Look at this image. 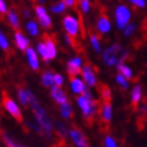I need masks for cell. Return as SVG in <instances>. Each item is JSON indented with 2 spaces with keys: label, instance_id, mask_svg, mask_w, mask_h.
<instances>
[{
  "label": "cell",
  "instance_id": "25",
  "mask_svg": "<svg viewBox=\"0 0 147 147\" xmlns=\"http://www.w3.org/2000/svg\"><path fill=\"white\" fill-rule=\"evenodd\" d=\"M26 29L30 36H38L40 34V24L39 22H35V21H28L26 24Z\"/></svg>",
  "mask_w": 147,
  "mask_h": 147
},
{
  "label": "cell",
  "instance_id": "16",
  "mask_svg": "<svg viewBox=\"0 0 147 147\" xmlns=\"http://www.w3.org/2000/svg\"><path fill=\"white\" fill-rule=\"evenodd\" d=\"M13 39H15V44H16L17 48L18 50H21V51H26L27 48L29 47V45H30L29 39L22 32H20V30H16L15 32Z\"/></svg>",
  "mask_w": 147,
  "mask_h": 147
},
{
  "label": "cell",
  "instance_id": "11",
  "mask_svg": "<svg viewBox=\"0 0 147 147\" xmlns=\"http://www.w3.org/2000/svg\"><path fill=\"white\" fill-rule=\"evenodd\" d=\"M70 89L75 95H81L84 93V90L88 88V86L86 84L84 80L82 77L77 76H72L70 77Z\"/></svg>",
  "mask_w": 147,
  "mask_h": 147
},
{
  "label": "cell",
  "instance_id": "12",
  "mask_svg": "<svg viewBox=\"0 0 147 147\" xmlns=\"http://www.w3.org/2000/svg\"><path fill=\"white\" fill-rule=\"evenodd\" d=\"M95 29L96 32L101 35H106L112 30V23L110 21V18L105 15H101L98 17L96 23H95Z\"/></svg>",
  "mask_w": 147,
  "mask_h": 147
},
{
  "label": "cell",
  "instance_id": "7",
  "mask_svg": "<svg viewBox=\"0 0 147 147\" xmlns=\"http://www.w3.org/2000/svg\"><path fill=\"white\" fill-rule=\"evenodd\" d=\"M35 15L38 17L40 27H42L44 29H50L52 27V18L47 12V9L42 4L35 6Z\"/></svg>",
  "mask_w": 147,
  "mask_h": 147
},
{
  "label": "cell",
  "instance_id": "27",
  "mask_svg": "<svg viewBox=\"0 0 147 147\" xmlns=\"http://www.w3.org/2000/svg\"><path fill=\"white\" fill-rule=\"evenodd\" d=\"M53 75H54V74H53L51 70L44 71V74L41 75V83H42V86H44V87L51 88L52 86L54 84V83H53Z\"/></svg>",
  "mask_w": 147,
  "mask_h": 147
},
{
  "label": "cell",
  "instance_id": "23",
  "mask_svg": "<svg viewBox=\"0 0 147 147\" xmlns=\"http://www.w3.org/2000/svg\"><path fill=\"white\" fill-rule=\"evenodd\" d=\"M116 68H117V70H118L119 74H122V75H123L124 77H127L129 81L134 78V71H133V69L128 64H125L124 62L123 63H119L117 66H116Z\"/></svg>",
  "mask_w": 147,
  "mask_h": 147
},
{
  "label": "cell",
  "instance_id": "24",
  "mask_svg": "<svg viewBox=\"0 0 147 147\" xmlns=\"http://www.w3.org/2000/svg\"><path fill=\"white\" fill-rule=\"evenodd\" d=\"M6 18H7V22L10 26L13 28V29H18L20 28V17H18L17 12L15 10H11V11H7V13H6Z\"/></svg>",
  "mask_w": 147,
  "mask_h": 147
},
{
  "label": "cell",
  "instance_id": "10",
  "mask_svg": "<svg viewBox=\"0 0 147 147\" xmlns=\"http://www.w3.org/2000/svg\"><path fill=\"white\" fill-rule=\"evenodd\" d=\"M69 138L71 139L72 144L75 147H89V144L86 139L84 134L82 130H80L78 128H71L69 129Z\"/></svg>",
  "mask_w": 147,
  "mask_h": 147
},
{
  "label": "cell",
  "instance_id": "9",
  "mask_svg": "<svg viewBox=\"0 0 147 147\" xmlns=\"http://www.w3.org/2000/svg\"><path fill=\"white\" fill-rule=\"evenodd\" d=\"M81 75H82V78L84 80V82L88 87L92 88V87H95V86L98 84V78H96L95 70L90 64H83L82 70H81Z\"/></svg>",
  "mask_w": 147,
  "mask_h": 147
},
{
  "label": "cell",
  "instance_id": "2",
  "mask_svg": "<svg viewBox=\"0 0 147 147\" xmlns=\"http://www.w3.org/2000/svg\"><path fill=\"white\" fill-rule=\"evenodd\" d=\"M129 57V51L119 44H112L107 46L101 52V60L109 68L117 66L119 63H123Z\"/></svg>",
  "mask_w": 147,
  "mask_h": 147
},
{
  "label": "cell",
  "instance_id": "35",
  "mask_svg": "<svg viewBox=\"0 0 147 147\" xmlns=\"http://www.w3.org/2000/svg\"><path fill=\"white\" fill-rule=\"evenodd\" d=\"M104 146L105 147H118L117 141L112 135H106L104 139Z\"/></svg>",
  "mask_w": 147,
  "mask_h": 147
},
{
  "label": "cell",
  "instance_id": "40",
  "mask_svg": "<svg viewBox=\"0 0 147 147\" xmlns=\"http://www.w3.org/2000/svg\"><path fill=\"white\" fill-rule=\"evenodd\" d=\"M72 39H74V38H71V36L68 35V34H65V36H64V41H65V44L68 45V46H72V45H74Z\"/></svg>",
  "mask_w": 147,
  "mask_h": 147
},
{
  "label": "cell",
  "instance_id": "13",
  "mask_svg": "<svg viewBox=\"0 0 147 147\" xmlns=\"http://www.w3.org/2000/svg\"><path fill=\"white\" fill-rule=\"evenodd\" d=\"M24 52H26V57H27L30 69L34 71H38L40 69V59H39V54L36 52V50H34L33 47H28Z\"/></svg>",
  "mask_w": 147,
  "mask_h": 147
},
{
  "label": "cell",
  "instance_id": "19",
  "mask_svg": "<svg viewBox=\"0 0 147 147\" xmlns=\"http://www.w3.org/2000/svg\"><path fill=\"white\" fill-rule=\"evenodd\" d=\"M89 45H90V48L93 50L95 53L98 54H101L102 52V45H101V40L99 38V35L93 33L89 35Z\"/></svg>",
  "mask_w": 147,
  "mask_h": 147
},
{
  "label": "cell",
  "instance_id": "5",
  "mask_svg": "<svg viewBox=\"0 0 147 147\" xmlns=\"http://www.w3.org/2000/svg\"><path fill=\"white\" fill-rule=\"evenodd\" d=\"M63 28L65 30V34L70 35L74 39L77 38L80 34V28H81L78 17L75 15H65L63 18Z\"/></svg>",
  "mask_w": 147,
  "mask_h": 147
},
{
  "label": "cell",
  "instance_id": "26",
  "mask_svg": "<svg viewBox=\"0 0 147 147\" xmlns=\"http://www.w3.org/2000/svg\"><path fill=\"white\" fill-rule=\"evenodd\" d=\"M54 130H56V133L62 139H65L69 135V128L66 127L65 123H63L62 121H57L56 123H54Z\"/></svg>",
  "mask_w": 147,
  "mask_h": 147
},
{
  "label": "cell",
  "instance_id": "29",
  "mask_svg": "<svg viewBox=\"0 0 147 147\" xmlns=\"http://www.w3.org/2000/svg\"><path fill=\"white\" fill-rule=\"evenodd\" d=\"M77 4H78L80 11H81L83 15H88L90 12V10H92L90 0H77Z\"/></svg>",
  "mask_w": 147,
  "mask_h": 147
},
{
  "label": "cell",
  "instance_id": "6",
  "mask_svg": "<svg viewBox=\"0 0 147 147\" xmlns=\"http://www.w3.org/2000/svg\"><path fill=\"white\" fill-rule=\"evenodd\" d=\"M3 106L6 110V112H7L9 115H11L15 119H17L18 122L23 121L22 110H21L20 106H18V104L12 99V98H10L7 95H4V98H3Z\"/></svg>",
  "mask_w": 147,
  "mask_h": 147
},
{
  "label": "cell",
  "instance_id": "8",
  "mask_svg": "<svg viewBox=\"0 0 147 147\" xmlns=\"http://www.w3.org/2000/svg\"><path fill=\"white\" fill-rule=\"evenodd\" d=\"M84 62H83V58L80 57V56H75L68 60L66 63V72L70 77L72 76H77L78 74H81L82 70V66H83Z\"/></svg>",
  "mask_w": 147,
  "mask_h": 147
},
{
  "label": "cell",
  "instance_id": "14",
  "mask_svg": "<svg viewBox=\"0 0 147 147\" xmlns=\"http://www.w3.org/2000/svg\"><path fill=\"white\" fill-rule=\"evenodd\" d=\"M50 94H51V98L54 100V102H57L58 105L68 101V94L63 90L62 87H58V86H56V84H53L51 87Z\"/></svg>",
  "mask_w": 147,
  "mask_h": 147
},
{
  "label": "cell",
  "instance_id": "32",
  "mask_svg": "<svg viewBox=\"0 0 147 147\" xmlns=\"http://www.w3.org/2000/svg\"><path fill=\"white\" fill-rule=\"evenodd\" d=\"M136 29H138L136 23L130 22L129 24H127V26H125V28H124L123 30H122V32H123V35L125 36V38H130V36H133L134 34H135Z\"/></svg>",
  "mask_w": 147,
  "mask_h": 147
},
{
  "label": "cell",
  "instance_id": "20",
  "mask_svg": "<svg viewBox=\"0 0 147 147\" xmlns=\"http://www.w3.org/2000/svg\"><path fill=\"white\" fill-rule=\"evenodd\" d=\"M72 113H74V110H72V106H71V104L69 102V100L59 105V115H60V117L62 118L70 119Z\"/></svg>",
  "mask_w": 147,
  "mask_h": 147
},
{
  "label": "cell",
  "instance_id": "39",
  "mask_svg": "<svg viewBox=\"0 0 147 147\" xmlns=\"http://www.w3.org/2000/svg\"><path fill=\"white\" fill-rule=\"evenodd\" d=\"M63 1L66 5V7H70V9L75 7L76 4H77V0H63Z\"/></svg>",
  "mask_w": 147,
  "mask_h": 147
},
{
  "label": "cell",
  "instance_id": "36",
  "mask_svg": "<svg viewBox=\"0 0 147 147\" xmlns=\"http://www.w3.org/2000/svg\"><path fill=\"white\" fill-rule=\"evenodd\" d=\"M64 82H65V78L62 74H54L53 75V83L58 86V87H63L64 86Z\"/></svg>",
  "mask_w": 147,
  "mask_h": 147
},
{
  "label": "cell",
  "instance_id": "41",
  "mask_svg": "<svg viewBox=\"0 0 147 147\" xmlns=\"http://www.w3.org/2000/svg\"><path fill=\"white\" fill-rule=\"evenodd\" d=\"M23 15H24V17H27V18H30V16H32L30 11L27 10V9H24V10H23Z\"/></svg>",
  "mask_w": 147,
  "mask_h": 147
},
{
  "label": "cell",
  "instance_id": "38",
  "mask_svg": "<svg viewBox=\"0 0 147 147\" xmlns=\"http://www.w3.org/2000/svg\"><path fill=\"white\" fill-rule=\"evenodd\" d=\"M0 13L1 15L7 13V5H6L4 0H0Z\"/></svg>",
  "mask_w": 147,
  "mask_h": 147
},
{
  "label": "cell",
  "instance_id": "1",
  "mask_svg": "<svg viewBox=\"0 0 147 147\" xmlns=\"http://www.w3.org/2000/svg\"><path fill=\"white\" fill-rule=\"evenodd\" d=\"M32 111L34 113V117H35V122L40 125L42 134L46 135L47 138H52V133L54 130V124L51 119V117L48 116V113L46 112V110L44 109V106L40 104V101L38 100L33 93L30 95V99H29V105H28Z\"/></svg>",
  "mask_w": 147,
  "mask_h": 147
},
{
  "label": "cell",
  "instance_id": "21",
  "mask_svg": "<svg viewBox=\"0 0 147 147\" xmlns=\"http://www.w3.org/2000/svg\"><path fill=\"white\" fill-rule=\"evenodd\" d=\"M30 95H32V92H30L29 89H27V88H18V90H17L18 101H20L21 105H23V106L29 105Z\"/></svg>",
  "mask_w": 147,
  "mask_h": 147
},
{
  "label": "cell",
  "instance_id": "17",
  "mask_svg": "<svg viewBox=\"0 0 147 147\" xmlns=\"http://www.w3.org/2000/svg\"><path fill=\"white\" fill-rule=\"evenodd\" d=\"M142 87L141 84H135L131 88V93H130V100H131V105L133 106H138L142 100Z\"/></svg>",
  "mask_w": 147,
  "mask_h": 147
},
{
  "label": "cell",
  "instance_id": "30",
  "mask_svg": "<svg viewBox=\"0 0 147 147\" xmlns=\"http://www.w3.org/2000/svg\"><path fill=\"white\" fill-rule=\"evenodd\" d=\"M115 80H116V83H117L119 87L122 88V89H128L129 88V80H128L127 77H124L122 74H117V75L115 76Z\"/></svg>",
  "mask_w": 147,
  "mask_h": 147
},
{
  "label": "cell",
  "instance_id": "42",
  "mask_svg": "<svg viewBox=\"0 0 147 147\" xmlns=\"http://www.w3.org/2000/svg\"><path fill=\"white\" fill-rule=\"evenodd\" d=\"M38 1H39V3H40V4H44V3H45V1H46V0H38Z\"/></svg>",
  "mask_w": 147,
  "mask_h": 147
},
{
  "label": "cell",
  "instance_id": "15",
  "mask_svg": "<svg viewBox=\"0 0 147 147\" xmlns=\"http://www.w3.org/2000/svg\"><path fill=\"white\" fill-rule=\"evenodd\" d=\"M100 117L105 123H110L113 117V109L111 101H102L100 106Z\"/></svg>",
  "mask_w": 147,
  "mask_h": 147
},
{
  "label": "cell",
  "instance_id": "22",
  "mask_svg": "<svg viewBox=\"0 0 147 147\" xmlns=\"http://www.w3.org/2000/svg\"><path fill=\"white\" fill-rule=\"evenodd\" d=\"M36 52H38L39 57H41L45 63H50L51 62L50 56H48V52H47V47H46V44H45L44 40L38 42V45H36Z\"/></svg>",
  "mask_w": 147,
  "mask_h": 147
},
{
  "label": "cell",
  "instance_id": "18",
  "mask_svg": "<svg viewBox=\"0 0 147 147\" xmlns=\"http://www.w3.org/2000/svg\"><path fill=\"white\" fill-rule=\"evenodd\" d=\"M44 41H45V44H46L47 52H48V56H50V59L53 60L54 58L57 57V53H58L56 42H54V40L51 38V36H45Z\"/></svg>",
  "mask_w": 147,
  "mask_h": 147
},
{
  "label": "cell",
  "instance_id": "28",
  "mask_svg": "<svg viewBox=\"0 0 147 147\" xmlns=\"http://www.w3.org/2000/svg\"><path fill=\"white\" fill-rule=\"evenodd\" d=\"M66 9H68V7H66V5L64 4L63 0H58V1H56L54 4H52L50 6L51 12H52V13H54V15H62V13H64V12H65Z\"/></svg>",
  "mask_w": 147,
  "mask_h": 147
},
{
  "label": "cell",
  "instance_id": "34",
  "mask_svg": "<svg viewBox=\"0 0 147 147\" xmlns=\"http://www.w3.org/2000/svg\"><path fill=\"white\" fill-rule=\"evenodd\" d=\"M0 48L4 51H7L10 48V42L7 40V38L5 36V34L0 30Z\"/></svg>",
  "mask_w": 147,
  "mask_h": 147
},
{
  "label": "cell",
  "instance_id": "4",
  "mask_svg": "<svg viewBox=\"0 0 147 147\" xmlns=\"http://www.w3.org/2000/svg\"><path fill=\"white\" fill-rule=\"evenodd\" d=\"M131 16H133V12H131V9L129 6L127 4H123V3L118 4L113 11L116 28L118 30H123L127 24H129L131 22Z\"/></svg>",
  "mask_w": 147,
  "mask_h": 147
},
{
  "label": "cell",
  "instance_id": "37",
  "mask_svg": "<svg viewBox=\"0 0 147 147\" xmlns=\"http://www.w3.org/2000/svg\"><path fill=\"white\" fill-rule=\"evenodd\" d=\"M129 4H131L133 6H135L136 9H145L146 5H147V1L146 0H127Z\"/></svg>",
  "mask_w": 147,
  "mask_h": 147
},
{
  "label": "cell",
  "instance_id": "33",
  "mask_svg": "<svg viewBox=\"0 0 147 147\" xmlns=\"http://www.w3.org/2000/svg\"><path fill=\"white\" fill-rule=\"evenodd\" d=\"M111 90L107 86H101L100 87V98L102 101H111Z\"/></svg>",
  "mask_w": 147,
  "mask_h": 147
},
{
  "label": "cell",
  "instance_id": "3",
  "mask_svg": "<svg viewBox=\"0 0 147 147\" xmlns=\"http://www.w3.org/2000/svg\"><path fill=\"white\" fill-rule=\"evenodd\" d=\"M76 102H77L80 111H81L82 116L86 119H93L98 113V110H100L99 104L93 98V95H92L88 88L84 90L83 94L77 95Z\"/></svg>",
  "mask_w": 147,
  "mask_h": 147
},
{
  "label": "cell",
  "instance_id": "31",
  "mask_svg": "<svg viewBox=\"0 0 147 147\" xmlns=\"http://www.w3.org/2000/svg\"><path fill=\"white\" fill-rule=\"evenodd\" d=\"M3 141L5 142L6 147H26L24 145L20 144L18 141H16V140H13L10 135H7V134H3Z\"/></svg>",
  "mask_w": 147,
  "mask_h": 147
}]
</instances>
